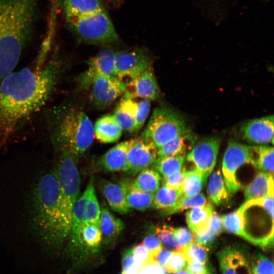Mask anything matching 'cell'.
<instances>
[{
    "mask_svg": "<svg viewBox=\"0 0 274 274\" xmlns=\"http://www.w3.org/2000/svg\"><path fill=\"white\" fill-rule=\"evenodd\" d=\"M64 70L59 56L40 59L0 82V150L6 147L47 104Z\"/></svg>",
    "mask_w": 274,
    "mask_h": 274,
    "instance_id": "6da1fadb",
    "label": "cell"
},
{
    "mask_svg": "<svg viewBox=\"0 0 274 274\" xmlns=\"http://www.w3.org/2000/svg\"><path fill=\"white\" fill-rule=\"evenodd\" d=\"M39 0H0V82L14 71L30 41Z\"/></svg>",
    "mask_w": 274,
    "mask_h": 274,
    "instance_id": "7a4b0ae2",
    "label": "cell"
},
{
    "mask_svg": "<svg viewBox=\"0 0 274 274\" xmlns=\"http://www.w3.org/2000/svg\"><path fill=\"white\" fill-rule=\"evenodd\" d=\"M61 189L55 168L39 178L31 195V224L48 250L60 249L64 242L61 233Z\"/></svg>",
    "mask_w": 274,
    "mask_h": 274,
    "instance_id": "3957f363",
    "label": "cell"
},
{
    "mask_svg": "<svg viewBox=\"0 0 274 274\" xmlns=\"http://www.w3.org/2000/svg\"><path fill=\"white\" fill-rule=\"evenodd\" d=\"M46 126L55 150H66L77 157L92 144L93 125L88 116L71 103L55 106L48 111Z\"/></svg>",
    "mask_w": 274,
    "mask_h": 274,
    "instance_id": "277c9868",
    "label": "cell"
},
{
    "mask_svg": "<svg viewBox=\"0 0 274 274\" xmlns=\"http://www.w3.org/2000/svg\"><path fill=\"white\" fill-rule=\"evenodd\" d=\"M61 5L68 25L83 42L108 45L119 41L101 0H62Z\"/></svg>",
    "mask_w": 274,
    "mask_h": 274,
    "instance_id": "5b68a950",
    "label": "cell"
},
{
    "mask_svg": "<svg viewBox=\"0 0 274 274\" xmlns=\"http://www.w3.org/2000/svg\"><path fill=\"white\" fill-rule=\"evenodd\" d=\"M244 227L242 237L263 249L272 248L273 239V195L246 201L241 207Z\"/></svg>",
    "mask_w": 274,
    "mask_h": 274,
    "instance_id": "8992f818",
    "label": "cell"
},
{
    "mask_svg": "<svg viewBox=\"0 0 274 274\" xmlns=\"http://www.w3.org/2000/svg\"><path fill=\"white\" fill-rule=\"evenodd\" d=\"M59 152L60 156L55 168L61 189L60 228L65 241L70 232L72 212L79 196L80 179L77 157L66 150Z\"/></svg>",
    "mask_w": 274,
    "mask_h": 274,
    "instance_id": "52a82bcc",
    "label": "cell"
},
{
    "mask_svg": "<svg viewBox=\"0 0 274 274\" xmlns=\"http://www.w3.org/2000/svg\"><path fill=\"white\" fill-rule=\"evenodd\" d=\"M189 130L180 114L169 108L161 107L154 109L141 135L158 148Z\"/></svg>",
    "mask_w": 274,
    "mask_h": 274,
    "instance_id": "ba28073f",
    "label": "cell"
},
{
    "mask_svg": "<svg viewBox=\"0 0 274 274\" xmlns=\"http://www.w3.org/2000/svg\"><path fill=\"white\" fill-rule=\"evenodd\" d=\"M251 164L249 146L230 142L224 152L222 172L227 191L232 195L241 188L236 177L237 170L244 164Z\"/></svg>",
    "mask_w": 274,
    "mask_h": 274,
    "instance_id": "9c48e42d",
    "label": "cell"
},
{
    "mask_svg": "<svg viewBox=\"0 0 274 274\" xmlns=\"http://www.w3.org/2000/svg\"><path fill=\"white\" fill-rule=\"evenodd\" d=\"M149 65L150 58L144 49L116 51L114 76L127 86Z\"/></svg>",
    "mask_w": 274,
    "mask_h": 274,
    "instance_id": "30bf717a",
    "label": "cell"
},
{
    "mask_svg": "<svg viewBox=\"0 0 274 274\" xmlns=\"http://www.w3.org/2000/svg\"><path fill=\"white\" fill-rule=\"evenodd\" d=\"M127 86L114 76L95 77L86 88L89 99L95 108L102 110L122 95Z\"/></svg>",
    "mask_w": 274,
    "mask_h": 274,
    "instance_id": "8fae6325",
    "label": "cell"
},
{
    "mask_svg": "<svg viewBox=\"0 0 274 274\" xmlns=\"http://www.w3.org/2000/svg\"><path fill=\"white\" fill-rule=\"evenodd\" d=\"M220 144L218 138H206L195 143L187 156V160L207 179L216 164Z\"/></svg>",
    "mask_w": 274,
    "mask_h": 274,
    "instance_id": "7c38bea8",
    "label": "cell"
},
{
    "mask_svg": "<svg viewBox=\"0 0 274 274\" xmlns=\"http://www.w3.org/2000/svg\"><path fill=\"white\" fill-rule=\"evenodd\" d=\"M157 150L151 141L141 135L132 139L126 154L124 171L136 174L153 164L157 158Z\"/></svg>",
    "mask_w": 274,
    "mask_h": 274,
    "instance_id": "4fadbf2b",
    "label": "cell"
},
{
    "mask_svg": "<svg viewBox=\"0 0 274 274\" xmlns=\"http://www.w3.org/2000/svg\"><path fill=\"white\" fill-rule=\"evenodd\" d=\"M217 256L222 274H251V258L246 248L237 245L227 246Z\"/></svg>",
    "mask_w": 274,
    "mask_h": 274,
    "instance_id": "5bb4252c",
    "label": "cell"
},
{
    "mask_svg": "<svg viewBox=\"0 0 274 274\" xmlns=\"http://www.w3.org/2000/svg\"><path fill=\"white\" fill-rule=\"evenodd\" d=\"M116 51L102 50L87 61V68L78 79L79 87L86 89L92 80L97 76H112L114 75Z\"/></svg>",
    "mask_w": 274,
    "mask_h": 274,
    "instance_id": "9a60e30c",
    "label": "cell"
},
{
    "mask_svg": "<svg viewBox=\"0 0 274 274\" xmlns=\"http://www.w3.org/2000/svg\"><path fill=\"white\" fill-rule=\"evenodd\" d=\"M273 115L249 120L243 123L241 130L244 138L249 143L265 145L273 141Z\"/></svg>",
    "mask_w": 274,
    "mask_h": 274,
    "instance_id": "2e32d148",
    "label": "cell"
},
{
    "mask_svg": "<svg viewBox=\"0 0 274 274\" xmlns=\"http://www.w3.org/2000/svg\"><path fill=\"white\" fill-rule=\"evenodd\" d=\"M125 93L133 98L155 100L160 97V91L154 73L149 66L129 83Z\"/></svg>",
    "mask_w": 274,
    "mask_h": 274,
    "instance_id": "e0dca14e",
    "label": "cell"
},
{
    "mask_svg": "<svg viewBox=\"0 0 274 274\" xmlns=\"http://www.w3.org/2000/svg\"><path fill=\"white\" fill-rule=\"evenodd\" d=\"M101 241V233L99 226L85 222L76 239L69 243L68 252L72 256L79 250L95 252L98 249Z\"/></svg>",
    "mask_w": 274,
    "mask_h": 274,
    "instance_id": "ac0fdd59",
    "label": "cell"
},
{
    "mask_svg": "<svg viewBox=\"0 0 274 274\" xmlns=\"http://www.w3.org/2000/svg\"><path fill=\"white\" fill-rule=\"evenodd\" d=\"M122 95L113 115L122 130L135 132L137 100L125 93Z\"/></svg>",
    "mask_w": 274,
    "mask_h": 274,
    "instance_id": "d6986e66",
    "label": "cell"
},
{
    "mask_svg": "<svg viewBox=\"0 0 274 274\" xmlns=\"http://www.w3.org/2000/svg\"><path fill=\"white\" fill-rule=\"evenodd\" d=\"M132 139L120 143L107 151L99 159V167L111 172L124 171L126 154Z\"/></svg>",
    "mask_w": 274,
    "mask_h": 274,
    "instance_id": "ffe728a7",
    "label": "cell"
},
{
    "mask_svg": "<svg viewBox=\"0 0 274 274\" xmlns=\"http://www.w3.org/2000/svg\"><path fill=\"white\" fill-rule=\"evenodd\" d=\"M273 175L264 172H259L245 190L246 201L259 199L273 195Z\"/></svg>",
    "mask_w": 274,
    "mask_h": 274,
    "instance_id": "44dd1931",
    "label": "cell"
},
{
    "mask_svg": "<svg viewBox=\"0 0 274 274\" xmlns=\"http://www.w3.org/2000/svg\"><path fill=\"white\" fill-rule=\"evenodd\" d=\"M100 188L112 210L121 214H126L129 211L125 191L120 183L116 184L102 180L100 183Z\"/></svg>",
    "mask_w": 274,
    "mask_h": 274,
    "instance_id": "7402d4cb",
    "label": "cell"
},
{
    "mask_svg": "<svg viewBox=\"0 0 274 274\" xmlns=\"http://www.w3.org/2000/svg\"><path fill=\"white\" fill-rule=\"evenodd\" d=\"M93 130L96 139L103 143L117 142L122 132L113 114H107L98 119L93 125Z\"/></svg>",
    "mask_w": 274,
    "mask_h": 274,
    "instance_id": "603a6c76",
    "label": "cell"
},
{
    "mask_svg": "<svg viewBox=\"0 0 274 274\" xmlns=\"http://www.w3.org/2000/svg\"><path fill=\"white\" fill-rule=\"evenodd\" d=\"M196 138L190 130L164 144L157 150V157L185 155L196 143Z\"/></svg>",
    "mask_w": 274,
    "mask_h": 274,
    "instance_id": "cb8c5ba5",
    "label": "cell"
},
{
    "mask_svg": "<svg viewBox=\"0 0 274 274\" xmlns=\"http://www.w3.org/2000/svg\"><path fill=\"white\" fill-rule=\"evenodd\" d=\"M98 226L101 233L102 241L106 244L115 241L125 227L124 222L105 207L100 210Z\"/></svg>",
    "mask_w": 274,
    "mask_h": 274,
    "instance_id": "d4e9b609",
    "label": "cell"
},
{
    "mask_svg": "<svg viewBox=\"0 0 274 274\" xmlns=\"http://www.w3.org/2000/svg\"><path fill=\"white\" fill-rule=\"evenodd\" d=\"M213 212L211 204L199 206L191 208L186 213L187 224L194 234L206 230Z\"/></svg>",
    "mask_w": 274,
    "mask_h": 274,
    "instance_id": "484cf974",
    "label": "cell"
},
{
    "mask_svg": "<svg viewBox=\"0 0 274 274\" xmlns=\"http://www.w3.org/2000/svg\"><path fill=\"white\" fill-rule=\"evenodd\" d=\"M207 194L210 202L216 206L229 203L230 195L220 169H217L211 175L207 187Z\"/></svg>",
    "mask_w": 274,
    "mask_h": 274,
    "instance_id": "4316f807",
    "label": "cell"
},
{
    "mask_svg": "<svg viewBox=\"0 0 274 274\" xmlns=\"http://www.w3.org/2000/svg\"><path fill=\"white\" fill-rule=\"evenodd\" d=\"M120 183L124 188L126 200L130 209L145 211L152 206L154 193L132 187L129 180H124Z\"/></svg>",
    "mask_w": 274,
    "mask_h": 274,
    "instance_id": "83f0119b",
    "label": "cell"
},
{
    "mask_svg": "<svg viewBox=\"0 0 274 274\" xmlns=\"http://www.w3.org/2000/svg\"><path fill=\"white\" fill-rule=\"evenodd\" d=\"M251 164L273 175V148L267 145L249 146Z\"/></svg>",
    "mask_w": 274,
    "mask_h": 274,
    "instance_id": "f1b7e54d",
    "label": "cell"
},
{
    "mask_svg": "<svg viewBox=\"0 0 274 274\" xmlns=\"http://www.w3.org/2000/svg\"><path fill=\"white\" fill-rule=\"evenodd\" d=\"M160 181L159 173L148 167L139 172L135 179L131 181V185L140 190L154 193L160 187Z\"/></svg>",
    "mask_w": 274,
    "mask_h": 274,
    "instance_id": "f546056e",
    "label": "cell"
},
{
    "mask_svg": "<svg viewBox=\"0 0 274 274\" xmlns=\"http://www.w3.org/2000/svg\"><path fill=\"white\" fill-rule=\"evenodd\" d=\"M88 194L86 187L84 193L78 198L73 207L72 216L70 232L69 234L70 242H72L77 237L80 229L85 222V207Z\"/></svg>",
    "mask_w": 274,
    "mask_h": 274,
    "instance_id": "4dcf8cb0",
    "label": "cell"
},
{
    "mask_svg": "<svg viewBox=\"0 0 274 274\" xmlns=\"http://www.w3.org/2000/svg\"><path fill=\"white\" fill-rule=\"evenodd\" d=\"M182 195L181 189H173L162 184L154 193L152 206L162 211L166 210L173 207Z\"/></svg>",
    "mask_w": 274,
    "mask_h": 274,
    "instance_id": "1f68e13d",
    "label": "cell"
},
{
    "mask_svg": "<svg viewBox=\"0 0 274 274\" xmlns=\"http://www.w3.org/2000/svg\"><path fill=\"white\" fill-rule=\"evenodd\" d=\"M206 180L207 179L195 168L185 170L181 187L183 195L191 197L200 193Z\"/></svg>",
    "mask_w": 274,
    "mask_h": 274,
    "instance_id": "d6a6232c",
    "label": "cell"
},
{
    "mask_svg": "<svg viewBox=\"0 0 274 274\" xmlns=\"http://www.w3.org/2000/svg\"><path fill=\"white\" fill-rule=\"evenodd\" d=\"M87 188L88 194L85 207V221L98 225L100 210L95 194L93 177H91Z\"/></svg>",
    "mask_w": 274,
    "mask_h": 274,
    "instance_id": "836d02e7",
    "label": "cell"
},
{
    "mask_svg": "<svg viewBox=\"0 0 274 274\" xmlns=\"http://www.w3.org/2000/svg\"><path fill=\"white\" fill-rule=\"evenodd\" d=\"M184 160L185 155L157 157L153 164L157 171L164 177L180 170Z\"/></svg>",
    "mask_w": 274,
    "mask_h": 274,
    "instance_id": "e575fe53",
    "label": "cell"
},
{
    "mask_svg": "<svg viewBox=\"0 0 274 274\" xmlns=\"http://www.w3.org/2000/svg\"><path fill=\"white\" fill-rule=\"evenodd\" d=\"M207 203V199L203 194L201 193H199L191 197L182 195L173 207L162 212L164 214L169 215L187 209L204 205Z\"/></svg>",
    "mask_w": 274,
    "mask_h": 274,
    "instance_id": "d590c367",
    "label": "cell"
},
{
    "mask_svg": "<svg viewBox=\"0 0 274 274\" xmlns=\"http://www.w3.org/2000/svg\"><path fill=\"white\" fill-rule=\"evenodd\" d=\"M223 228L229 233L242 236L244 227V218L242 209L225 215L222 217Z\"/></svg>",
    "mask_w": 274,
    "mask_h": 274,
    "instance_id": "8d00e7d4",
    "label": "cell"
},
{
    "mask_svg": "<svg viewBox=\"0 0 274 274\" xmlns=\"http://www.w3.org/2000/svg\"><path fill=\"white\" fill-rule=\"evenodd\" d=\"M173 229V227L167 225L157 226L155 229V234L165 248L172 251H182L183 247L176 241Z\"/></svg>",
    "mask_w": 274,
    "mask_h": 274,
    "instance_id": "74e56055",
    "label": "cell"
},
{
    "mask_svg": "<svg viewBox=\"0 0 274 274\" xmlns=\"http://www.w3.org/2000/svg\"><path fill=\"white\" fill-rule=\"evenodd\" d=\"M210 249L195 242L183 248V253L187 261L207 263Z\"/></svg>",
    "mask_w": 274,
    "mask_h": 274,
    "instance_id": "f35d334b",
    "label": "cell"
},
{
    "mask_svg": "<svg viewBox=\"0 0 274 274\" xmlns=\"http://www.w3.org/2000/svg\"><path fill=\"white\" fill-rule=\"evenodd\" d=\"M251 274H273V262L262 253H256L251 258Z\"/></svg>",
    "mask_w": 274,
    "mask_h": 274,
    "instance_id": "ab89813d",
    "label": "cell"
},
{
    "mask_svg": "<svg viewBox=\"0 0 274 274\" xmlns=\"http://www.w3.org/2000/svg\"><path fill=\"white\" fill-rule=\"evenodd\" d=\"M62 0H51V10L47 34L44 42L46 44L52 43L56 25L57 17Z\"/></svg>",
    "mask_w": 274,
    "mask_h": 274,
    "instance_id": "60d3db41",
    "label": "cell"
},
{
    "mask_svg": "<svg viewBox=\"0 0 274 274\" xmlns=\"http://www.w3.org/2000/svg\"><path fill=\"white\" fill-rule=\"evenodd\" d=\"M186 258L182 251H173L164 267L169 273L182 270L186 265Z\"/></svg>",
    "mask_w": 274,
    "mask_h": 274,
    "instance_id": "b9f144b4",
    "label": "cell"
},
{
    "mask_svg": "<svg viewBox=\"0 0 274 274\" xmlns=\"http://www.w3.org/2000/svg\"><path fill=\"white\" fill-rule=\"evenodd\" d=\"M150 100L141 98L137 101L136 113V131L143 127L150 111Z\"/></svg>",
    "mask_w": 274,
    "mask_h": 274,
    "instance_id": "7bdbcfd3",
    "label": "cell"
},
{
    "mask_svg": "<svg viewBox=\"0 0 274 274\" xmlns=\"http://www.w3.org/2000/svg\"><path fill=\"white\" fill-rule=\"evenodd\" d=\"M132 254L134 260L139 268L149 263L153 262L150 252L143 244L133 247Z\"/></svg>",
    "mask_w": 274,
    "mask_h": 274,
    "instance_id": "ee69618b",
    "label": "cell"
},
{
    "mask_svg": "<svg viewBox=\"0 0 274 274\" xmlns=\"http://www.w3.org/2000/svg\"><path fill=\"white\" fill-rule=\"evenodd\" d=\"M122 274H136L139 266L136 264L132 254V248L126 250L122 257Z\"/></svg>",
    "mask_w": 274,
    "mask_h": 274,
    "instance_id": "f6af8a7d",
    "label": "cell"
},
{
    "mask_svg": "<svg viewBox=\"0 0 274 274\" xmlns=\"http://www.w3.org/2000/svg\"><path fill=\"white\" fill-rule=\"evenodd\" d=\"M185 170L183 168L172 175L163 177L162 184L173 189H181Z\"/></svg>",
    "mask_w": 274,
    "mask_h": 274,
    "instance_id": "bcb514c9",
    "label": "cell"
},
{
    "mask_svg": "<svg viewBox=\"0 0 274 274\" xmlns=\"http://www.w3.org/2000/svg\"><path fill=\"white\" fill-rule=\"evenodd\" d=\"M173 234L176 241L183 248L194 242V234L185 227L174 228Z\"/></svg>",
    "mask_w": 274,
    "mask_h": 274,
    "instance_id": "7dc6e473",
    "label": "cell"
},
{
    "mask_svg": "<svg viewBox=\"0 0 274 274\" xmlns=\"http://www.w3.org/2000/svg\"><path fill=\"white\" fill-rule=\"evenodd\" d=\"M217 236L210 231L208 228L199 233L194 234V242L214 249L217 244Z\"/></svg>",
    "mask_w": 274,
    "mask_h": 274,
    "instance_id": "c3c4849f",
    "label": "cell"
},
{
    "mask_svg": "<svg viewBox=\"0 0 274 274\" xmlns=\"http://www.w3.org/2000/svg\"><path fill=\"white\" fill-rule=\"evenodd\" d=\"M142 244L148 249L151 256L163 248L162 245L155 234H149L146 235Z\"/></svg>",
    "mask_w": 274,
    "mask_h": 274,
    "instance_id": "681fc988",
    "label": "cell"
},
{
    "mask_svg": "<svg viewBox=\"0 0 274 274\" xmlns=\"http://www.w3.org/2000/svg\"><path fill=\"white\" fill-rule=\"evenodd\" d=\"M208 229L217 236H219L223 231L222 217L215 211L213 212Z\"/></svg>",
    "mask_w": 274,
    "mask_h": 274,
    "instance_id": "f907efd6",
    "label": "cell"
},
{
    "mask_svg": "<svg viewBox=\"0 0 274 274\" xmlns=\"http://www.w3.org/2000/svg\"><path fill=\"white\" fill-rule=\"evenodd\" d=\"M136 274H167V271L155 263L151 262L139 267Z\"/></svg>",
    "mask_w": 274,
    "mask_h": 274,
    "instance_id": "816d5d0a",
    "label": "cell"
},
{
    "mask_svg": "<svg viewBox=\"0 0 274 274\" xmlns=\"http://www.w3.org/2000/svg\"><path fill=\"white\" fill-rule=\"evenodd\" d=\"M207 264V263L187 261L185 267L190 274H204L207 272L209 267Z\"/></svg>",
    "mask_w": 274,
    "mask_h": 274,
    "instance_id": "f5cc1de1",
    "label": "cell"
},
{
    "mask_svg": "<svg viewBox=\"0 0 274 274\" xmlns=\"http://www.w3.org/2000/svg\"><path fill=\"white\" fill-rule=\"evenodd\" d=\"M173 251L162 248L160 251L152 256V261L164 267Z\"/></svg>",
    "mask_w": 274,
    "mask_h": 274,
    "instance_id": "db71d44e",
    "label": "cell"
},
{
    "mask_svg": "<svg viewBox=\"0 0 274 274\" xmlns=\"http://www.w3.org/2000/svg\"><path fill=\"white\" fill-rule=\"evenodd\" d=\"M204 274H216L213 267L209 266L208 270Z\"/></svg>",
    "mask_w": 274,
    "mask_h": 274,
    "instance_id": "11a10c76",
    "label": "cell"
},
{
    "mask_svg": "<svg viewBox=\"0 0 274 274\" xmlns=\"http://www.w3.org/2000/svg\"><path fill=\"white\" fill-rule=\"evenodd\" d=\"M174 274H190L186 270H181L174 272Z\"/></svg>",
    "mask_w": 274,
    "mask_h": 274,
    "instance_id": "9f6ffc18",
    "label": "cell"
},
{
    "mask_svg": "<svg viewBox=\"0 0 274 274\" xmlns=\"http://www.w3.org/2000/svg\"><path fill=\"white\" fill-rule=\"evenodd\" d=\"M109 1H113V2H117V1H119L120 0H109Z\"/></svg>",
    "mask_w": 274,
    "mask_h": 274,
    "instance_id": "6f0895ef",
    "label": "cell"
},
{
    "mask_svg": "<svg viewBox=\"0 0 274 274\" xmlns=\"http://www.w3.org/2000/svg\"><path fill=\"white\" fill-rule=\"evenodd\" d=\"M262 1H263L264 2H267L269 1L270 0H262Z\"/></svg>",
    "mask_w": 274,
    "mask_h": 274,
    "instance_id": "680465c9",
    "label": "cell"
}]
</instances>
